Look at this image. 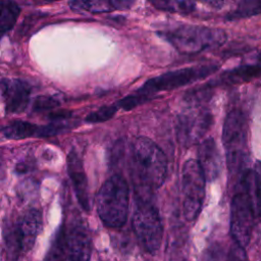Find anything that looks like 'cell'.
<instances>
[{"mask_svg": "<svg viewBox=\"0 0 261 261\" xmlns=\"http://www.w3.org/2000/svg\"><path fill=\"white\" fill-rule=\"evenodd\" d=\"M155 8L172 13H190L194 10L193 0H147Z\"/></svg>", "mask_w": 261, "mask_h": 261, "instance_id": "cell-20", "label": "cell"}, {"mask_svg": "<svg viewBox=\"0 0 261 261\" xmlns=\"http://www.w3.org/2000/svg\"><path fill=\"white\" fill-rule=\"evenodd\" d=\"M151 99H152L151 96L137 91L135 94L128 95V96L122 98L121 100H119L117 102V105L119 108H122L124 110H130V109H134L135 107H137Z\"/></svg>", "mask_w": 261, "mask_h": 261, "instance_id": "cell-23", "label": "cell"}, {"mask_svg": "<svg viewBox=\"0 0 261 261\" xmlns=\"http://www.w3.org/2000/svg\"><path fill=\"white\" fill-rule=\"evenodd\" d=\"M46 2H55V1H58V0H44Z\"/></svg>", "mask_w": 261, "mask_h": 261, "instance_id": "cell-28", "label": "cell"}, {"mask_svg": "<svg viewBox=\"0 0 261 261\" xmlns=\"http://www.w3.org/2000/svg\"><path fill=\"white\" fill-rule=\"evenodd\" d=\"M218 69L216 64H207L200 66H193L169 71L158 76L148 80L138 92L151 96L152 98L158 92L170 91L184 87L193 82L202 80Z\"/></svg>", "mask_w": 261, "mask_h": 261, "instance_id": "cell-8", "label": "cell"}, {"mask_svg": "<svg viewBox=\"0 0 261 261\" xmlns=\"http://www.w3.org/2000/svg\"><path fill=\"white\" fill-rule=\"evenodd\" d=\"M256 214L248 195L241 190L230 205V233L234 243L246 247L251 239Z\"/></svg>", "mask_w": 261, "mask_h": 261, "instance_id": "cell-10", "label": "cell"}, {"mask_svg": "<svg viewBox=\"0 0 261 261\" xmlns=\"http://www.w3.org/2000/svg\"><path fill=\"white\" fill-rule=\"evenodd\" d=\"M70 115H71L70 112L65 111V110H62V111H57V112L50 113V114L48 115V117H49L52 121H61V120L67 119Z\"/></svg>", "mask_w": 261, "mask_h": 261, "instance_id": "cell-25", "label": "cell"}, {"mask_svg": "<svg viewBox=\"0 0 261 261\" xmlns=\"http://www.w3.org/2000/svg\"><path fill=\"white\" fill-rule=\"evenodd\" d=\"M200 2H203L209 6H212V7H215V8H219L222 6L224 0H198Z\"/></svg>", "mask_w": 261, "mask_h": 261, "instance_id": "cell-26", "label": "cell"}, {"mask_svg": "<svg viewBox=\"0 0 261 261\" xmlns=\"http://www.w3.org/2000/svg\"><path fill=\"white\" fill-rule=\"evenodd\" d=\"M96 204L104 225L112 228L124 225L129 207V189L126 180L119 174L110 176L100 188Z\"/></svg>", "mask_w": 261, "mask_h": 261, "instance_id": "cell-2", "label": "cell"}, {"mask_svg": "<svg viewBox=\"0 0 261 261\" xmlns=\"http://www.w3.org/2000/svg\"><path fill=\"white\" fill-rule=\"evenodd\" d=\"M259 14H261V0H242L237 8L226 15V19L237 20Z\"/></svg>", "mask_w": 261, "mask_h": 261, "instance_id": "cell-21", "label": "cell"}, {"mask_svg": "<svg viewBox=\"0 0 261 261\" xmlns=\"http://www.w3.org/2000/svg\"><path fill=\"white\" fill-rule=\"evenodd\" d=\"M1 95L7 114L20 113L27 108L30 102L31 86L22 80L2 79Z\"/></svg>", "mask_w": 261, "mask_h": 261, "instance_id": "cell-12", "label": "cell"}, {"mask_svg": "<svg viewBox=\"0 0 261 261\" xmlns=\"http://www.w3.org/2000/svg\"><path fill=\"white\" fill-rule=\"evenodd\" d=\"M258 77H261V64H246L224 72L218 79L212 81L210 86L247 83Z\"/></svg>", "mask_w": 261, "mask_h": 261, "instance_id": "cell-17", "label": "cell"}, {"mask_svg": "<svg viewBox=\"0 0 261 261\" xmlns=\"http://www.w3.org/2000/svg\"><path fill=\"white\" fill-rule=\"evenodd\" d=\"M42 228V214L37 209L25 212L19 220L8 229L5 236L7 251L17 258L21 254L29 252Z\"/></svg>", "mask_w": 261, "mask_h": 261, "instance_id": "cell-9", "label": "cell"}, {"mask_svg": "<svg viewBox=\"0 0 261 261\" xmlns=\"http://www.w3.org/2000/svg\"><path fill=\"white\" fill-rule=\"evenodd\" d=\"M135 178L141 193H151L162 186L166 177L167 160L163 151L149 138L139 137L132 148Z\"/></svg>", "mask_w": 261, "mask_h": 261, "instance_id": "cell-1", "label": "cell"}, {"mask_svg": "<svg viewBox=\"0 0 261 261\" xmlns=\"http://www.w3.org/2000/svg\"><path fill=\"white\" fill-rule=\"evenodd\" d=\"M59 105V101L51 96H39L35 99L33 103V111L34 112H45L48 110H52Z\"/></svg>", "mask_w": 261, "mask_h": 261, "instance_id": "cell-24", "label": "cell"}, {"mask_svg": "<svg viewBox=\"0 0 261 261\" xmlns=\"http://www.w3.org/2000/svg\"><path fill=\"white\" fill-rule=\"evenodd\" d=\"M83 219L72 218L69 223H64L58 230L48 259L88 260L91 256V242Z\"/></svg>", "mask_w": 261, "mask_h": 261, "instance_id": "cell-4", "label": "cell"}, {"mask_svg": "<svg viewBox=\"0 0 261 261\" xmlns=\"http://www.w3.org/2000/svg\"><path fill=\"white\" fill-rule=\"evenodd\" d=\"M247 121L243 112L231 110L226 115L222 130V142L227 168L232 175L243 171L247 162Z\"/></svg>", "mask_w": 261, "mask_h": 261, "instance_id": "cell-5", "label": "cell"}, {"mask_svg": "<svg viewBox=\"0 0 261 261\" xmlns=\"http://www.w3.org/2000/svg\"><path fill=\"white\" fill-rule=\"evenodd\" d=\"M198 162L206 180H215L221 171V157L212 138L204 140L198 148Z\"/></svg>", "mask_w": 261, "mask_h": 261, "instance_id": "cell-14", "label": "cell"}, {"mask_svg": "<svg viewBox=\"0 0 261 261\" xmlns=\"http://www.w3.org/2000/svg\"><path fill=\"white\" fill-rule=\"evenodd\" d=\"M240 185L248 195L256 217L261 216V161L257 162L253 169L245 171Z\"/></svg>", "mask_w": 261, "mask_h": 261, "instance_id": "cell-16", "label": "cell"}, {"mask_svg": "<svg viewBox=\"0 0 261 261\" xmlns=\"http://www.w3.org/2000/svg\"><path fill=\"white\" fill-rule=\"evenodd\" d=\"M136 0H69L68 5L75 12L103 13L129 9Z\"/></svg>", "mask_w": 261, "mask_h": 261, "instance_id": "cell-15", "label": "cell"}, {"mask_svg": "<svg viewBox=\"0 0 261 261\" xmlns=\"http://www.w3.org/2000/svg\"><path fill=\"white\" fill-rule=\"evenodd\" d=\"M206 177L198 160H188L181 170L184 215L188 221L195 220L201 212L205 198Z\"/></svg>", "mask_w": 261, "mask_h": 261, "instance_id": "cell-7", "label": "cell"}, {"mask_svg": "<svg viewBox=\"0 0 261 261\" xmlns=\"http://www.w3.org/2000/svg\"><path fill=\"white\" fill-rule=\"evenodd\" d=\"M133 227L145 251L151 255L157 254L162 243L163 225L150 196H140L133 215Z\"/></svg>", "mask_w": 261, "mask_h": 261, "instance_id": "cell-6", "label": "cell"}, {"mask_svg": "<svg viewBox=\"0 0 261 261\" xmlns=\"http://www.w3.org/2000/svg\"><path fill=\"white\" fill-rule=\"evenodd\" d=\"M67 173L73 186L75 197L85 211H90L91 205L89 200V188L87 175L84 169L83 161L75 150H70L66 159Z\"/></svg>", "mask_w": 261, "mask_h": 261, "instance_id": "cell-13", "label": "cell"}, {"mask_svg": "<svg viewBox=\"0 0 261 261\" xmlns=\"http://www.w3.org/2000/svg\"><path fill=\"white\" fill-rule=\"evenodd\" d=\"M212 123V114L202 106H193L178 117V142L185 147L197 143Z\"/></svg>", "mask_w": 261, "mask_h": 261, "instance_id": "cell-11", "label": "cell"}, {"mask_svg": "<svg viewBox=\"0 0 261 261\" xmlns=\"http://www.w3.org/2000/svg\"><path fill=\"white\" fill-rule=\"evenodd\" d=\"M20 13V7L12 0H1L0 29L1 34L5 35L15 24Z\"/></svg>", "mask_w": 261, "mask_h": 261, "instance_id": "cell-19", "label": "cell"}, {"mask_svg": "<svg viewBox=\"0 0 261 261\" xmlns=\"http://www.w3.org/2000/svg\"><path fill=\"white\" fill-rule=\"evenodd\" d=\"M158 35L184 54H195L218 48L225 43L227 38L226 33L221 29L191 24L162 31Z\"/></svg>", "mask_w": 261, "mask_h": 261, "instance_id": "cell-3", "label": "cell"}, {"mask_svg": "<svg viewBox=\"0 0 261 261\" xmlns=\"http://www.w3.org/2000/svg\"><path fill=\"white\" fill-rule=\"evenodd\" d=\"M118 105L116 104H111V105H103L96 111L90 113L86 117V121L90 123H98V122H104L112 118L116 111L118 110Z\"/></svg>", "mask_w": 261, "mask_h": 261, "instance_id": "cell-22", "label": "cell"}, {"mask_svg": "<svg viewBox=\"0 0 261 261\" xmlns=\"http://www.w3.org/2000/svg\"><path fill=\"white\" fill-rule=\"evenodd\" d=\"M257 59H258L259 61H261V51L258 53V55H257Z\"/></svg>", "mask_w": 261, "mask_h": 261, "instance_id": "cell-27", "label": "cell"}, {"mask_svg": "<svg viewBox=\"0 0 261 261\" xmlns=\"http://www.w3.org/2000/svg\"><path fill=\"white\" fill-rule=\"evenodd\" d=\"M40 130L41 125L24 120H14L2 128L4 137L10 140H22L33 137L39 138Z\"/></svg>", "mask_w": 261, "mask_h": 261, "instance_id": "cell-18", "label": "cell"}]
</instances>
